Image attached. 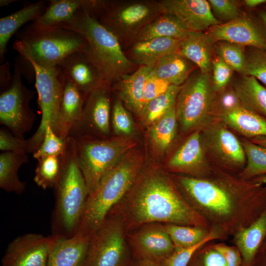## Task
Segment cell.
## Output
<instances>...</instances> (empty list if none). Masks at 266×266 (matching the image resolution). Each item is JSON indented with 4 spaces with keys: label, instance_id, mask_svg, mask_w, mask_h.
Segmentation results:
<instances>
[{
    "label": "cell",
    "instance_id": "cell-1",
    "mask_svg": "<svg viewBox=\"0 0 266 266\" xmlns=\"http://www.w3.org/2000/svg\"><path fill=\"white\" fill-rule=\"evenodd\" d=\"M175 181L195 210L228 233L248 226L266 209V187L255 181L243 184L185 176H177Z\"/></svg>",
    "mask_w": 266,
    "mask_h": 266
},
{
    "label": "cell",
    "instance_id": "cell-2",
    "mask_svg": "<svg viewBox=\"0 0 266 266\" xmlns=\"http://www.w3.org/2000/svg\"><path fill=\"white\" fill-rule=\"evenodd\" d=\"M119 216L126 233L150 223L208 227L172 179L156 167L142 168L134 183L108 214Z\"/></svg>",
    "mask_w": 266,
    "mask_h": 266
},
{
    "label": "cell",
    "instance_id": "cell-3",
    "mask_svg": "<svg viewBox=\"0 0 266 266\" xmlns=\"http://www.w3.org/2000/svg\"><path fill=\"white\" fill-rule=\"evenodd\" d=\"M62 28L84 37L87 44L83 52L98 69L102 81L111 87L139 67L127 57L117 38L85 11L80 10Z\"/></svg>",
    "mask_w": 266,
    "mask_h": 266
},
{
    "label": "cell",
    "instance_id": "cell-4",
    "mask_svg": "<svg viewBox=\"0 0 266 266\" xmlns=\"http://www.w3.org/2000/svg\"><path fill=\"white\" fill-rule=\"evenodd\" d=\"M143 163L140 152L132 149L99 181L88 196L76 233L92 235L133 185Z\"/></svg>",
    "mask_w": 266,
    "mask_h": 266
},
{
    "label": "cell",
    "instance_id": "cell-5",
    "mask_svg": "<svg viewBox=\"0 0 266 266\" xmlns=\"http://www.w3.org/2000/svg\"><path fill=\"white\" fill-rule=\"evenodd\" d=\"M62 157V173L54 187L55 205L52 234L66 238L73 236L78 231L89 192L77 161L73 137H67Z\"/></svg>",
    "mask_w": 266,
    "mask_h": 266
},
{
    "label": "cell",
    "instance_id": "cell-6",
    "mask_svg": "<svg viewBox=\"0 0 266 266\" xmlns=\"http://www.w3.org/2000/svg\"><path fill=\"white\" fill-rule=\"evenodd\" d=\"M84 37L76 32L63 28L21 31L13 47L28 62L44 67H54L68 55L83 51L86 45Z\"/></svg>",
    "mask_w": 266,
    "mask_h": 266
},
{
    "label": "cell",
    "instance_id": "cell-7",
    "mask_svg": "<svg viewBox=\"0 0 266 266\" xmlns=\"http://www.w3.org/2000/svg\"><path fill=\"white\" fill-rule=\"evenodd\" d=\"M164 13L160 0H113L109 1L98 21L117 38L125 51Z\"/></svg>",
    "mask_w": 266,
    "mask_h": 266
},
{
    "label": "cell",
    "instance_id": "cell-8",
    "mask_svg": "<svg viewBox=\"0 0 266 266\" xmlns=\"http://www.w3.org/2000/svg\"><path fill=\"white\" fill-rule=\"evenodd\" d=\"M77 161L89 194L136 143L129 137L94 139L73 137Z\"/></svg>",
    "mask_w": 266,
    "mask_h": 266
},
{
    "label": "cell",
    "instance_id": "cell-9",
    "mask_svg": "<svg viewBox=\"0 0 266 266\" xmlns=\"http://www.w3.org/2000/svg\"><path fill=\"white\" fill-rule=\"evenodd\" d=\"M211 73L195 70L181 85L175 109L182 131H189L205 124L217 109Z\"/></svg>",
    "mask_w": 266,
    "mask_h": 266
},
{
    "label": "cell",
    "instance_id": "cell-10",
    "mask_svg": "<svg viewBox=\"0 0 266 266\" xmlns=\"http://www.w3.org/2000/svg\"><path fill=\"white\" fill-rule=\"evenodd\" d=\"M133 261L122 219L117 215L108 214L91 235L87 254L80 266H131Z\"/></svg>",
    "mask_w": 266,
    "mask_h": 266
},
{
    "label": "cell",
    "instance_id": "cell-11",
    "mask_svg": "<svg viewBox=\"0 0 266 266\" xmlns=\"http://www.w3.org/2000/svg\"><path fill=\"white\" fill-rule=\"evenodd\" d=\"M29 63L34 72L38 103L42 115L38 129L33 136L28 139L30 153H33L43 140L45 126L47 123L50 124L55 133L63 138L60 107L64 74L58 66L44 67L32 62Z\"/></svg>",
    "mask_w": 266,
    "mask_h": 266
},
{
    "label": "cell",
    "instance_id": "cell-12",
    "mask_svg": "<svg viewBox=\"0 0 266 266\" xmlns=\"http://www.w3.org/2000/svg\"><path fill=\"white\" fill-rule=\"evenodd\" d=\"M34 95L33 91L23 84L20 67L15 64L9 84L0 90V123L21 139H24V134L31 130L35 119L30 106Z\"/></svg>",
    "mask_w": 266,
    "mask_h": 266
},
{
    "label": "cell",
    "instance_id": "cell-13",
    "mask_svg": "<svg viewBox=\"0 0 266 266\" xmlns=\"http://www.w3.org/2000/svg\"><path fill=\"white\" fill-rule=\"evenodd\" d=\"M111 88L102 82L87 95L82 116L72 127L69 136L87 137L90 131L100 136L109 134Z\"/></svg>",
    "mask_w": 266,
    "mask_h": 266
},
{
    "label": "cell",
    "instance_id": "cell-14",
    "mask_svg": "<svg viewBox=\"0 0 266 266\" xmlns=\"http://www.w3.org/2000/svg\"><path fill=\"white\" fill-rule=\"evenodd\" d=\"M126 233L133 260L143 259L161 263L174 252V245L164 224L150 223Z\"/></svg>",
    "mask_w": 266,
    "mask_h": 266
},
{
    "label": "cell",
    "instance_id": "cell-15",
    "mask_svg": "<svg viewBox=\"0 0 266 266\" xmlns=\"http://www.w3.org/2000/svg\"><path fill=\"white\" fill-rule=\"evenodd\" d=\"M59 238L54 235L28 233L8 245L2 266H46L50 252Z\"/></svg>",
    "mask_w": 266,
    "mask_h": 266
},
{
    "label": "cell",
    "instance_id": "cell-16",
    "mask_svg": "<svg viewBox=\"0 0 266 266\" xmlns=\"http://www.w3.org/2000/svg\"><path fill=\"white\" fill-rule=\"evenodd\" d=\"M207 32L216 42L266 49V29L259 16L252 14H241L233 20L211 27Z\"/></svg>",
    "mask_w": 266,
    "mask_h": 266
},
{
    "label": "cell",
    "instance_id": "cell-17",
    "mask_svg": "<svg viewBox=\"0 0 266 266\" xmlns=\"http://www.w3.org/2000/svg\"><path fill=\"white\" fill-rule=\"evenodd\" d=\"M164 12L176 16L190 31L203 32L221 24L205 0H160Z\"/></svg>",
    "mask_w": 266,
    "mask_h": 266
},
{
    "label": "cell",
    "instance_id": "cell-18",
    "mask_svg": "<svg viewBox=\"0 0 266 266\" xmlns=\"http://www.w3.org/2000/svg\"><path fill=\"white\" fill-rule=\"evenodd\" d=\"M183 39L158 37L134 42L125 51L127 57L138 66H154L164 56L179 53Z\"/></svg>",
    "mask_w": 266,
    "mask_h": 266
},
{
    "label": "cell",
    "instance_id": "cell-19",
    "mask_svg": "<svg viewBox=\"0 0 266 266\" xmlns=\"http://www.w3.org/2000/svg\"><path fill=\"white\" fill-rule=\"evenodd\" d=\"M58 66L86 96L103 82L96 66L82 51L69 54Z\"/></svg>",
    "mask_w": 266,
    "mask_h": 266
},
{
    "label": "cell",
    "instance_id": "cell-20",
    "mask_svg": "<svg viewBox=\"0 0 266 266\" xmlns=\"http://www.w3.org/2000/svg\"><path fill=\"white\" fill-rule=\"evenodd\" d=\"M202 137L199 132L192 133L167 164L170 170L196 176L206 167Z\"/></svg>",
    "mask_w": 266,
    "mask_h": 266
},
{
    "label": "cell",
    "instance_id": "cell-21",
    "mask_svg": "<svg viewBox=\"0 0 266 266\" xmlns=\"http://www.w3.org/2000/svg\"><path fill=\"white\" fill-rule=\"evenodd\" d=\"M207 136L209 148L222 163L236 166L245 163L246 158L242 143L231 131L218 125L212 128Z\"/></svg>",
    "mask_w": 266,
    "mask_h": 266
},
{
    "label": "cell",
    "instance_id": "cell-22",
    "mask_svg": "<svg viewBox=\"0 0 266 266\" xmlns=\"http://www.w3.org/2000/svg\"><path fill=\"white\" fill-rule=\"evenodd\" d=\"M152 67L140 66L133 73L123 75L112 86L119 100L130 111L139 115L144 106V90Z\"/></svg>",
    "mask_w": 266,
    "mask_h": 266
},
{
    "label": "cell",
    "instance_id": "cell-23",
    "mask_svg": "<svg viewBox=\"0 0 266 266\" xmlns=\"http://www.w3.org/2000/svg\"><path fill=\"white\" fill-rule=\"evenodd\" d=\"M216 42L207 31H190L182 41L179 53L202 72L211 73Z\"/></svg>",
    "mask_w": 266,
    "mask_h": 266
},
{
    "label": "cell",
    "instance_id": "cell-24",
    "mask_svg": "<svg viewBox=\"0 0 266 266\" xmlns=\"http://www.w3.org/2000/svg\"><path fill=\"white\" fill-rule=\"evenodd\" d=\"M91 237L77 233L69 238H59L50 252L46 266H80Z\"/></svg>",
    "mask_w": 266,
    "mask_h": 266
},
{
    "label": "cell",
    "instance_id": "cell-25",
    "mask_svg": "<svg viewBox=\"0 0 266 266\" xmlns=\"http://www.w3.org/2000/svg\"><path fill=\"white\" fill-rule=\"evenodd\" d=\"M85 5V0H50L43 13L27 28L33 31L62 28L84 10Z\"/></svg>",
    "mask_w": 266,
    "mask_h": 266
},
{
    "label": "cell",
    "instance_id": "cell-26",
    "mask_svg": "<svg viewBox=\"0 0 266 266\" xmlns=\"http://www.w3.org/2000/svg\"><path fill=\"white\" fill-rule=\"evenodd\" d=\"M222 121L248 138L266 136V118L241 105L220 112Z\"/></svg>",
    "mask_w": 266,
    "mask_h": 266
},
{
    "label": "cell",
    "instance_id": "cell-27",
    "mask_svg": "<svg viewBox=\"0 0 266 266\" xmlns=\"http://www.w3.org/2000/svg\"><path fill=\"white\" fill-rule=\"evenodd\" d=\"M86 96L64 74L60 107L63 138L66 139L72 127L80 120Z\"/></svg>",
    "mask_w": 266,
    "mask_h": 266
},
{
    "label": "cell",
    "instance_id": "cell-28",
    "mask_svg": "<svg viewBox=\"0 0 266 266\" xmlns=\"http://www.w3.org/2000/svg\"><path fill=\"white\" fill-rule=\"evenodd\" d=\"M46 2L40 1L25 5L21 9L0 19V59L3 62L6 46L11 36L23 25L36 20L45 11Z\"/></svg>",
    "mask_w": 266,
    "mask_h": 266
},
{
    "label": "cell",
    "instance_id": "cell-29",
    "mask_svg": "<svg viewBox=\"0 0 266 266\" xmlns=\"http://www.w3.org/2000/svg\"><path fill=\"white\" fill-rule=\"evenodd\" d=\"M197 67L179 53L166 55L152 67V72L171 85L181 86Z\"/></svg>",
    "mask_w": 266,
    "mask_h": 266
},
{
    "label": "cell",
    "instance_id": "cell-30",
    "mask_svg": "<svg viewBox=\"0 0 266 266\" xmlns=\"http://www.w3.org/2000/svg\"><path fill=\"white\" fill-rule=\"evenodd\" d=\"M233 89L243 107L266 118V87L254 77L242 75Z\"/></svg>",
    "mask_w": 266,
    "mask_h": 266
},
{
    "label": "cell",
    "instance_id": "cell-31",
    "mask_svg": "<svg viewBox=\"0 0 266 266\" xmlns=\"http://www.w3.org/2000/svg\"><path fill=\"white\" fill-rule=\"evenodd\" d=\"M266 236V209L251 224L235 233V242L246 265L252 263Z\"/></svg>",
    "mask_w": 266,
    "mask_h": 266
},
{
    "label": "cell",
    "instance_id": "cell-32",
    "mask_svg": "<svg viewBox=\"0 0 266 266\" xmlns=\"http://www.w3.org/2000/svg\"><path fill=\"white\" fill-rule=\"evenodd\" d=\"M29 161L28 154L3 152L0 154V187L7 192L21 194L26 183L21 181L18 172L20 166Z\"/></svg>",
    "mask_w": 266,
    "mask_h": 266
},
{
    "label": "cell",
    "instance_id": "cell-33",
    "mask_svg": "<svg viewBox=\"0 0 266 266\" xmlns=\"http://www.w3.org/2000/svg\"><path fill=\"white\" fill-rule=\"evenodd\" d=\"M189 32L176 16L164 13L147 26L134 42L158 37L184 39Z\"/></svg>",
    "mask_w": 266,
    "mask_h": 266
},
{
    "label": "cell",
    "instance_id": "cell-34",
    "mask_svg": "<svg viewBox=\"0 0 266 266\" xmlns=\"http://www.w3.org/2000/svg\"><path fill=\"white\" fill-rule=\"evenodd\" d=\"M175 105L149 126L152 142L160 152H165L175 137L177 129Z\"/></svg>",
    "mask_w": 266,
    "mask_h": 266
},
{
    "label": "cell",
    "instance_id": "cell-35",
    "mask_svg": "<svg viewBox=\"0 0 266 266\" xmlns=\"http://www.w3.org/2000/svg\"><path fill=\"white\" fill-rule=\"evenodd\" d=\"M181 87L171 85L166 92L147 103L138 115L142 123L150 126L174 106Z\"/></svg>",
    "mask_w": 266,
    "mask_h": 266
},
{
    "label": "cell",
    "instance_id": "cell-36",
    "mask_svg": "<svg viewBox=\"0 0 266 266\" xmlns=\"http://www.w3.org/2000/svg\"><path fill=\"white\" fill-rule=\"evenodd\" d=\"M174 245L175 250L194 246L204 240L209 234L204 228L172 224H164Z\"/></svg>",
    "mask_w": 266,
    "mask_h": 266
},
{
    "label": "cell",
    "instance_id": "cell-37",
    "mask_svg": "<svg viewBox=\"0 0 266 266\" xmlns=\"http://www.w3.org/2000/svg\"><path fill=\"white\" fill-rule=\"evenodd\" d=\"M62 155L47 156L37 160L33 180L38 187L44 190L54 188L62 173Z\"/></svg>",
    "mask_w": 266,
    "mask_h": 266
},
{
    "label": "cell",
    "instance_id": "cell-38",
    "mask_svg": "<svg viewBox=\"0 0 266 266\" xmlns=\"http://www.w3.org/2000/svg\"><path fill=\"white\" fill-rule=\"evenodd\" d=\"M247 165L241 174L244 180L266 174V147L244 139L242 142Z\"/></svg>",
    "mask_w": 266,
    "mask_h": 266
},
{
    "label": "cell",
    "instance_id": "cell-39",
    "mask_svg": "<svg viewBox=\"0 0 266 266\" xmlns=\"http://www.w3.org/2000/svg\"><path fill=\"white\" fill-rule=\"evenodd\" d=\"M242 75L251 76L266 85V49L248 47Z\"/></svg>",
    "mask_w": 266,
    "mask_h": 266
},
{
    "label": "cell",
    "instance_id": "cell-40",
    "mask_svg": "<svg viewBox=\"0 0 266 266\" xmlns=\"http://www.w3.org/2000/svg\"><path fill=\"white\" fill-rule=\"evenodd\" d=\"M215 53L234 71L242 74L245 62V48L241 45L226 41H217Z\"/></svg>",
    "mask_w": 266,
    "mask_h": 266
},
{
    "label": "cell",
    "instance_id": "cell-41",
    "mask_svg": "<svg viewBox=\"0 0 266 266\" xmlns=\"http://www.w3.org/2000/svg\"><path fill=\"white\" fill-rule=\"evenodd\" d=\"M66 145V139L59 136L50 124L47 123L45 126L43 140L38 149L33 153V157L37 160L47 156H61L65 151Z\"/></svg>",
    "mask_w": 266,
    "mask_h": 266
},
{
    "label": "cell",
    "instance_id": "cell-42",
    "mask_svg": "<svg viewBox=\"0 0 266 266\" xmlns=\"http://www.w3.org/2000/svg\"><path fill=\"white\" fill-rule=\"evenodd\" d=\"M216 231H210L208 235L202 241L190 247L174 250L172 254L160 263L161 266H188L193 256L202 245L217 238Z\"/></svg>",
    "mask_w": 266,
    "mask_h": 266
},
{
    "label": "cell",
    "instance_id": "cell-43",
    "mask_svg": "<svg viewBox=\"0 0 266 266\" xmlns=\"http://www.w3.org/2000/svg\"><path fill=\"white\" fill-rule=\"evenodd\" d=\"M234 71L220 57L216 54L214 55L212 62L211 76L213 86L216 92L225 89Z\"/></svg>",
    "mask_w": 266,
    "mask_h": 266
},
{
    "label": "cell",
    "instance_id": "cell-44",
    "mask_svg": "<svg viewBox=\"0 0 266 266\" xmlns=\"http://www.w3.org/2000/svg\"><path fill=\"white\" fill-rule=\"evenodd\" d=\"M112 123L116 133L129 135L133 130L132 118L119 99L114 101L112 111Z\"/></svg>",
    "mask_w": 266,
    "mask_h": 266
},
{
    "label": "cell",
    "instance_id": "cell-45",
    "mask_svg": "<svg viewBox=\"0 0 266 266\" xmlns=\"http://www.w3.org/2000/svg\"><path fill=\"white\" fill-rule=\"evenodd\" d=\"M215 18L228 22L241 14L240 7L237 1L232 0H208Z\"/></svg>",
    "mask_w": 266,
    "mask_h": 266
},
{
    "label": "cell",
    "instance_id": "cell-46",
    "mask_svg": "<svg viewBox=\"0 0 266 266\" xmlns=\"http://www.w3.org/2000/svg\"><path fill=\"white\" fill-rule=\"evenodd\" d=\"M0 150L1 152L28 154L30 153L29 143L28 139L18 138L1 128L0 130Z\"/></svg>",
    "mask_w": 266,
    "mask_h": 266
},
{
    "label": "cell",
    "instance_id": "cell-47",
    "mask_svg": "<svg viewBox=\"0 0 266 266\" xmlns=\"http://www.w3.org/2000/svg\"><path fill=\"white\" fill-rule=\"evenodd\" d=\"M171 85L168 81L156 76L152 72V70L145 84L144 90V105L151 100L166 92Z\"/></svg>",
    "mask_w": 266,
    "mask_h": 266
},
{
    "label": "cell",
    "instance_id": "cell-48",
    "mask_svg": "<svg viewBox=\"0 0 266 266\" xmlns=\"http://www.w3.org/2000/svg\"><path fill=\"white\" fill-rule=\"evenodd\" d=\"M223 92L217 100V108L220 111L228 110L241 105L240 101L233 88Z\"/></svg>",
    "mask_w": 266,
    "mask_h": 266
},
{
    "label": "cell",
    "instance_id": "cell-49",
    "mask_svg": "<svg viewBox=\"0 0 266 266\" xmlns=\"http://www.w3.org/2000/svg\"><path fill=\"white\" fill-rule=\"evenodd\" d=\"M214 248L224 256L227 266H239L241 261L240 256L235 249L224 244L216 245Z\"/></svg>",
    "mask_w": 266,
    "mask_h": 266
},
{
    "label": "cell",
    "instance_id": "cell-50",
    "mask_svg": "<svg viewBox=\"0 0 266 266\" xmlns=\"http://www.w3.org/2000/svg\"><path fill=\"white\" fill-rule=\"evenodd\" d=\"M204 266H227L224 256L219 251L213 248L205 255Z\"/></svg>",
    "mask_w": 266,
    "mask_h": 266
},
{
    "label": "cell",
    "instance_id": "cell-51",
    "mask_svg": "<svg viewBox=\"0 0 266 266\" xmlns=\"http://www.w3.org/2000/svg\"><path fill=\"white\" fill-rule=\"evenodd\" d=\"M0 69V84L1 90L9 84L12 76H10V65L8 62L1 65Z\"/></svg>",
    "mask_w": 266,
    "mask_h": 266
},
{
    "label": "cell",
    "instance_id": "cell-52",
    "mask_svg": "<svg viewBox=\"0 0 266 266\" xmlns=\"http://www.w3.org/2000/svg\"><path fill=\"white\" fill-rule=\"evenodd\" d=\"M131 266H161L160 263L147 260H133Z\"/></svg>",
    "mask_w": 266,
    "mask_h": 266
},
{
    "label": "cell",
    "instance_id": "cell-53",
    "mask_svg": "<svg viewBox=\"0 0 266 266\" xmlns=\"http://www.w3.org/2000/svg\"><path fill=\"white\" fill-rule=\"evenodd\" d=\"M244 3L247 7L252 9L266 4V0H245Z\"/></svg>",
    "mask_w": 266,
    "mask_h": 266
},
{
    "label": "cell",
    "instance_id": "cell-54",
    "mask_svg": "<svg viewBox=\"0 0 266 266\" xmlns=\"http://www.w3.org/2000/svg\"><path fill=\"white\" fill-rule=\"evenodd\" d=\"M251 141L259 145L266 147V136H261L251 139Z\"/></svg>",
    "mask_w": 266,
    "mask_h": 266
},
{
    "label": "cell",
    "instance_id": "cell-55",
    "mask_svg": "<svg viewBox=\"0 0 266 266\" xmlns=\"http://www.w3.org/2000/svg\"><path fill=\"white\" fill-rule=\"evenodd\" d=\"M257 15L266 29V10H259L257 12Z\"/></svg>",
    "mask_w": 266,
    "mask_h": 266
},
{
    "label": "cell",
    "instance_id": "cell-56",
    "mask_svg": "<svg viewBox=\"0 0 266 266\" xmlns=\"http://www.w3.org/2000/svg\"><path fill=\"white\" fill-rule=\"evenodd\" d=\"M255 181L261 184H266V175L259 176Z\"/></svg>",
    "mask_w": 266,
    "mask_h": 266
},
{
    "label": "cell",
    "instance_id": "cell-57",
    "mask_svg": "<svg viewBox=\"0 0 266 266\" xmlns=\"http://www.w3.org/2000/svg\"><path fill=\"white\" fill-rule=\"evenodd\" d=\"M17 0H0V7H3L8 5L9 4L16 1Z\"/></svg>",
    "mask_w": 266,
    "mask_h": 266
}]
</instances>
